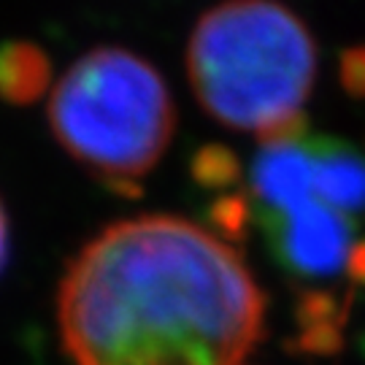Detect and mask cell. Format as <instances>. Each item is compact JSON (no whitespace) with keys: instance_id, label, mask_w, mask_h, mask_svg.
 I'll return each mask as SVG.
<instances>
[{"instance_id":"cell-7","label":"cell","mask_w":365,"mask_h":365,"mask_svg":"<svg viewBox=\"0 0 365 365\" xmlns=\"http://www.w3.org/2000/svg\"><path fill=\"white\" fill-rule=\"evenodd\" d=\"M341 84L354 98H365V43L344 52V57H341Z\"/></svg>"},{"instance_id":"cell-1","label":"cell","mask_w":365,"mask_h":365,"mask_svg":"<svg viewBox=\"0 0 365 365\" xmlns=\"http://www.w3.org/2000/svg\"><path fill=\"white\" fill-rule=\"evenodd\" d=\"M57 319L73 365H241L262 336L265 298L225 238L146 214L78 252Z\"/></svg>"},{"instance_id":"cell-5","label":"cell","mask_w":365,"mask_h":365,"mask_svg":"<svg viewBox=\"0 0 365 365\" xmlns=\"http://www.w3.org/2000/svg\"><path fill=\"white\" fill-rule=\"evenodd\" d=\"M317 197L360 220L365 211V157L339 138L312 135Z\"/></svg>"},{"instance_id":"cell-4","label":"cell","mask_w":365,"mask_h":365,"mask_svg":"<svg viewBox=\"0 0 365 365\" xmlns=\"http://www.w3.org/2000/svg\"><path fill=\"white\" fill-rule=\"evenodd\" d=\"M260 225L276 265L303 282L333 279L349 268L360 220L319 197L282 211L252 214Z\"/></svg>"},{"instance_id":"cell-2","label":"cell","mask_w":365,"mask_h":365,"mask_svg":"<svg viewBox=\"0 0 365 365\" xmlns=\"http://www.w3.org/2000/svg\"><path fill=\"white\" fill-rule=\"evenodd\" d=\"M187 71L211 117L271 135L300 119L317 76V46L282 3L225 0L192 30Z\"/></svg>"},{"instance_id":"cell-6","label":"cell","mask_w":365,"mask_h":365,"mask_svg":"<svg viewBox=\"0 0 365 365\" xmlns=\"http://www.w3.org/2000/svg\"><path fill=\"white\" fill-rule=\"evenodd\" d=\"M52 66L33 43L11 41L0 46V98L11 103H33L49 84Z\"/></svg>"},{"instance_id":"cell-8","label":"cell","mask_w":365,"mask_h":365,"mask_svg":"<svg viewBox=\"0 0 365 365\" xmlns=\"http://www.w3.org/2000/svg\"><path fill=\"white\" fill-rule=\"evenodd\" d=\"M346 274L352 276L354 284H360L365 287V238H360L352 249V257H349V268H346Z\"/></svg>"},{"instance_id":"cell-3","label":"cell","mask_w":365,"mask_h":365,"mask_svg":"<svg viewBox=\"0 0 365 365\" xmlns=\"http://www.w3.org/2000/svg\"><path fill=\"white\" fill-rule=\"evenodd\" d=\"M49 125L68 155L128 190L168 149L176 106L163 76L128 49H95L57 81Z\"/></svg>"},{"instance_id":"cell-9","label":"cell","mask_w":365,"mask_h":365,"mask_svg":"<svg viewBox=\"0 0 365 365\" xmlns=\"http://www.w3.org/2000/svg\"><path fill=\"white\" fill-rule=\"evenodd\" d=\"M6 255H9V220H6L3 206H0V268L6 265Z\"/></svg>"}]
</instances>
